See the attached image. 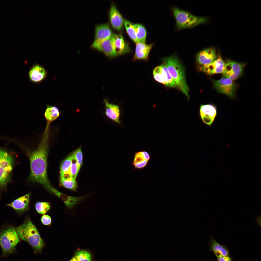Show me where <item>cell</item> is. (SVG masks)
Wrapping results in <instances>:
<instances>
[{
	"label": "cell",
	"mask_w": 261,
	"mask_h": 261,
	"mask_svg": "<svg viewBox=\"0 0 261 261\" xmlns=\"http://www.w3.org/2000/svg\"><path fill=\"white\" fill-rule=\"evenodd\" d=\"M49 130V128L46 127L38 147L30 152L29 156L30 180L41 184L47 190L52 186L48 179L47 173Z\"/></svg>",
	"instance_id": "6da1fadb"
},
{
	"label": "cell",
	"mask_w": 261,
	"mask_h": 261,
	"mask_svg": "<svg viewBox=\"0 0 261 261\" xmlns=\"http://www.w3.org/2000/svg\"><path fill=\"white\" fill-rule=\"evenodd\" d=\"M163 63L167 66L177 87L185 95L189 100V89L186 82L183 68L178 58L176 56L172 55L165 59Z\"/></svg>",
	"instance_id": "7a4b0ae2"
},
{
	"label": "cell",
	"mask_w": 261,
	"mask_h": 261,
	"mask_svg": "<svg viewBox=\"0 0 261 261\" xmlns=\"http://www.w3.org/2000/svg\"><path fill=\"white\" fill-rule=\"evenodd\" d=\"M16 230L19 238L28 243L35 251H40L43 248L44 241L29 218L26 219L23 223Z\"/></svg>",
	"instance_id": "3957f363"
},
{
	"label": "cell",
	"mask_w": 261,
	"mask_h": 261,
	"mask_svg": "<svg viewBox=\"0 0 261 261\" xmlns=\"http://www.w3.org/2000/svg\"><path fill=\"white\" fill-rule=\"evenodd\" d=\"M172 10L179 29L193 27L205 23L207 21L206 17L195 16L176 7H172Z\"/></svg>",
	"instance_id": "277c9868"
},
{
	"label": "cell",
	"mask_w": 261,
	"mask_h": 261,
	"mask_svg": "<svg viewBox=\"0 0 261 261\" xmlns=\"http://www.w3.org/2000/svg\"><path fill=\"white\" fill-rule=\"evenodd\" d=\"M20 241L16 229L12 226L5 228L0 232V246L2 255L6 256L13 253Z\"/></svg>",
	"instance_id": "5b68a950"
},
{
	"label": "cell",
	"mask_w": 261,
	"mask_h": 261,
	"mask_svg": "<svg viewBox=\"0 0 261 261\" xmlns=\"http://www.w3.org/2000/svg\"><path fill=\"white\" fill-rule=\"evenodd\" d=\"M12 156L0 147V189H4L11 181V173L13 164Z\"/></svg>",
	"instance_id": "8992f818"
},
{
	"label": "cell",
	"mask_w": 261,
	"mask_h": 261,
	"mask_svg": "<svg viewBox=\"0 0 261 261\" xmlns=\"http://www.w3.org/2000/svg\"><path fill=\"white\" fill-rule=\"evenodd\" d=\"M154 78L156 81L167 86L172 87H177L175 82L168 72L165 65L163 63L153 71Z\"/></svg>",
	"instance_id": "52a82bcc"
},
{
	"label": "cell",
	"mask_w": 261,
	"mask_h": 261,
	"mask_svg": "<svg viewBox=\"0 0 261 261\" xmlns=\"http://www.w3.org/2000/svg\"><path fill=\"white\" fill-rule=\"evenodd\" d=\"M214 87L217 91L224 94L231 98L235 97L236 85L232 80L226 78H223L215 81Z\"/></svg>",
	"instance_id": "ba28073f"
},
{
	"label": "cell",
	"mask_w": 261,
	"mask_h": 261,
	"mask_svg": "<svg viewBox=\"0 0 261 261\" xmlns=\"http://www.w3.org/2000/svg\"><path fill=\"white\" fill-rule=\"evenodd\" d=\"M109 23L96 26L95 38L91 47L96 49L103 41L111 37L113 34Z\"/></svg>",
	"instance_id": "9c48e42d"
},
{
	"label": "cell",
	"mask_w": 261,
	"mask_h": 261,
	"mask_svg": "<svg viewBox=\"0 0 261 261\" xmlns=\"http://www.w3.org/2000/svg\"><path fill=\"white\" fill-rule=\"evenodd\" d=\"M245 64L229 60L225 64L223 72L225 78L235 80L241 75Z\"/></svg>",
	"instance_id": "30bf717a"
},
{
	"label": "cell",
	"mask_w": 261,
	"mask_h": 261,
	"mask_svg": "<svg viewBox=\"0 0 261 261\" xmlns=\"http://www.w3.org/2000/svg\"><path fill=\"white\" fill-rule=\"evenodd\" d=\"M217 108L213 104L201 105L200 114L203 122L207 125L210 126L214 122L217 116Z\"/></svg>",
	"instance_id": "8fae6325"
},
{
	"label": "cell",
	"mask_w": 261,
	"mask_h": 261,
	"mask_svg": "<svg viewBox=\"0 0 261 261\" xmlns=\"http://www.w3.org/2000/svg\"><path fill=\"white\" fill-rule=\"evenodd\" d=\"M109 15L110 23L115 29L120 31L123 29L124 20L116 6L111 4Z\"/></svg>",
	"instance_id": "7c38bea8"
},
{
	"label": "cell",
	"mask_w": 261,
	"mask_h": 261,
	"mask_svg": "<svg viewBox=\"0 0 261 261\" xmlns=\"http://www.w3.org/2000/svg\"><path fill=\"white\" fill-rule=\"evenodd\" d=\"M216 57L214 49L210 48L200 51L197 55L196 59L198 63L203 68L213 61Z\"/></svg>",
	"instance_id": "4fadbf2b"
},
{
	"label": "cell",
	"mask_w": 261,
	"mask_h": 261,
	"mask_svg": "<svg viewBox=\"0 0 261 261\" xmlns=\"http://www.w3.org/2000/svg\"><path fill=\"white\" fill-rule=\"evenodd\" d=\"M30 194L29 193L19 198L7 205L12 208L18 213H23L29 207Z\"/></svg>",
	"instance_id": "5bb4252c"
},
{
	"label": "cell",
	"mask_w": 261,
	"mask_h": 261,
	"mask_svg": "<svg viewBox=\"0 0 261 261\" xmlns=\"http://www.w3.org/2000/svg\"><path fill=\"white\" fill-rule=\"evenodd\" d=\"M47 74L45 68L38 64L33 65L29 72L30 80L33 82L36 83L42 81L46 78Z\"/></svg>",
	"instance_id": "9a60e30c"
},
{
	"label": "cell",
	"mask_w": 261,
	"mask_h": 261,
	"mask_svg": "<svg viewBox=\"0 0 261 261\" xmlns=\"http://www.w3.org/2000/svg\"><path fill=\"white\" fill-rule=\"evenodd\" d=\"M135 53L133 58L135 60H147L150 52L154 43L149 44L138 42L136 43Z\"/></svg>",
	"instance_id": "2e32d148"
},
{
	"label": "cell",
	"mask_w": 261,
	"mask_h": 261,
	"mask_svg": "<svg viewBox=\"0 0 261 261\" xmlns=\"http://www.w3.org/2000/svg\"><path fill=\"white\" fill-rule=\"evenodd\" d=\"M112 36L114 46L117 56L130 52V50L129 46L121 34L113 33Z\"/></svg>",
	"instance_id": "e0dca14e"
},
{
	"label": "cell",
	"mask_w": 261,
	"mask_h": 261,
	"mask_svg": "<svg viewBox=\"0 0 261 261\" xmlns=\"http://www.w3.org/2000/svg\"><path fill=\"white\" fill-rule=\"evenodd\" d=\"M225 64L221 57L215 60L211 63L203 68V70L209 75L222 73Z\"/></svg>",
	"instance_id": "ac0fdd59"
},
{
	"label": "cell",
	"mask_w": 261,
	"mask_h": 261,
	"mask_svg": "<svg viewBox=\"0 0 261 261\" xmlns=\"http://www.w3.org/2000/svg\"><path fill=\"white\" fill-rule=\"evenodd\" d=\"M112 35L110 37L103 41L96 48L104 53L107 56L110 57H114L117 56L114 46Z\"/></svg>",
	"instance_id": "d6986e66"
},
{
	"label": "cell",
	"mask_w": 261,
	"mask_h": 261,
	"mask_svg": "<svg viewBox=\"0 0 261 261\" xmlns=\"http://www.w3.org/2000/svg\"><path fill=\"white\" fill-rule=\"evenodd\" d=\"M149 153L145 151L135 153L132 164L135 168L140 169L146 166L150 159Z\"/></svg>",
	"instance_id": "ffe728a7"
},
{
	"label": "cell",
	"mask_w": 261,
	"mask_h": 261,
	"mask_svg": "<svg viewBox=\"0 0 261 261\" xmlns=\"http://www.w3.org/2000/svg\"><path fill=\"white\" fill-rule=\"evenodd\" d=\"M104 102L105 105V113L106 116L115 122L120 123L119 118L120 113L119 106L109 103L106 99L104 100Z\"/></svg>",
	"instance_id": "44dd1931"
},
{
	"label": "cell",
	"mask_w": 261,
	"mask_h": 261,
	"mask_svg": "<svg viewBox=\"0 0 261 261\" xmlns=\"http://www.w3.org/2000/svg\"><path fill=\"white\" fill-rule=\"evenodd\" d=\"M208 244L209 250L213 252L215 255H230V253L228 249L223 245L217 242L212 235L210 237L209 242Z\"/></svg>",
	"instance_id": "7402d4cb"
},
{
	"label": "cell",
	"mask_w": 261,
	"mask_h": 261,
	"mask_svg": "<svg viewBox=\"0 0 261 261\" xmlns=\"http://www.w3.org/2000/svg\"><path fill=\"white\" fill-rule=\"evenodd\" d=\"M60 112L58 108L56 106L47 104L44 114L47 120V123L50 124L56 119L60 116Z\"/></svg>",
	"instance_id": "603a6c76"
},
{
	"label": "cell",
	"mask_w": 261,
	"mask_h": 261,
	"mask_svg": "<svg viewBox=\"0 0 261 261\" xmlns=\"http://www.w3.org/2000/svg\"><path fill=\"white\" fill-rule=\"evenodd\" d=\"M48 191L59 197L68 208L69 209L71 207L74 201L73 197L58 191L53 186L50 188Z\"/></svg>",
	"instance_id": "cb8c5ba5"
},
{
	"label": "cell",
	"mask_w": 261,
	"mask_h": 261,
	"mask_svg": "<svg viewBox=\"0 0 261 261\" xmlns=\"http://www.w3.org/2000/svg\"><path fill=\"white\" fill-rule=\"evenodd\" d=\"M133 26L138 42L145 43L147 33L144 26L139 24H133Z\"/></svg>",
	"instance_id": "d4e9b609"
},
{
	"label": "cell",
	"mask_w": 261,
	"mask_h": 261,
	"mask_svg": "<svg viewBox=\"0 0 261 261\" xmlns=\"http://www.w3.org/2000/svg\"><path fill=\"white\" fill-rule=\"evenodd\" d=\"M73 154V152L65 159L61 163L60 167V177L66 174L70 173L69 170Z\"/></svg>",
	"instance_id": "484cf974"
},
{
	"label": "cell",
	"mask_w": 261,
	"mask_h": 261,
	"mask_svg": "<svg viewBox=\"0 0 261 261\" xmlns=\"http://www.w3.org/2000/svg\"><path fill=\"white\" fill-rule=\"evenodd\" d=\"M124 25L127 32L130 38L136 43L138 42L137 39L133 24L126 19L124 20Z\"/></svg>",
	"instance_id": "4316f807"
},
{
	"label": "cell",
	"mask_w": 261,
	"mask_h": 261,
	"mask_svg": "<svg viewBox=\"0 0 261 261\" xmlns=\"http://www.w3.org/2000/svg\"><path fill=\"white\" fill-rule=\"evenodd\" d=\"M62 185L65 188L74 191H76L77 185L76 179L72 178L65 179H60Z\"/></svg>",
	"instance_id": "83f0119b"
},
{
	"label": "cell",
	"mask_w": 261,
	"mask_h": 261,
	"mask_svg": "<svg viewBox=\"0 0 261 261\" xmlns=\"http://www.w3.org/2000/svg\"><path fill=\"white\" fill-rule=\"evenodd\" d=\"M75 257L78 261H92L91 254L88 251L83 250L77 251Z\"/></svg>",
	"instance_id": "f1b7e54d"
},
{
	"label": "cell",
	"mask_w": 261,
	"mask_h": 261,
	"mask_svg": "<svg viewBox=\"0 0 261 261\" xmlns=\"http://www.w3.org/2000/svg\"><path fill=\"white\" fill-rule=\"evenodd\" d=\"M50 203L46 202H41L36 203L35 204L36 209L38 213L43 214L45 213L50 209Z\"/></svg>",
	"instance_id": "f546056e"
},
{
	"label": "cell",
	"mask_w": 261,
	"mask_h": 261,
	"mask_svg": "<svg viewBox=\"0 0 261 261\" xmlns=\"http://www.w3.org/2000/svg\"><path fill=\"white\" fill-rule=\"evenodd\" d=\"M79 171L74 153L72 163L69 170V173L72 178L76 179Z\"/></svg>",
	"instance_id": "4dcf8cb0"
},
{
	"label": "cell",
	"mask_w": 261,
	"mask_h": 261,
	"mask_svg": "<svg viewBox=\"0 0 261 261\" xmlns=\"http://www.w3.org/2000/svg\"><path fill=\"white\" fill-rule=\"evenodd\" d=\"M73 152L77 162L78 168L79 171L83 163V154L81 146Z\"/></svg>",
	"instance_id": "1f68e13d"
},
{
	"label": "cell",
	"mask_w": 261,
	"mask_h": 261,
	"mask_svg": "<svg viewBox=\"0 0 261 261\" xmlns=\"http://www.w3.org/2000/svg\"><path fill=\"white\" fill-rule=\"evenodd\" d=\"M41 221L42 223L45 225H48L50 224L51 222V220L50 217L47 215H44L42 217Z\"/></svg>",
	"instance_id": "d6a6232c"
},
{
	"label": "cell",
	"mask_w": 261,
	"mask_h": 261,
	"mask_svg": "<svg viewBox=\"0 0 261 261\" xmlns=\"http://www.w3.org/2000/svg\"><path fill=\"white\" fill-rule=\"evenodd\" d=\"M218 261H232V259L229 256H222L216 255Z\"/></svg>",
	"instance_id": "836d02e7"
},
{
	"label": "cell",
	"mask_w": 261,
	"mask_h": 261,
	"mask_svg": "<svg viewBox=\"0 0 261 261\" xmlns=\"http://www.w3.org/2000/svg\"><path fill=\"white\" fill-rule=\"evenodd\" d=\"M255 223L261 228V215L258 216L256 218Z\"/></svg>",
	"instance_id": "e575fe53"
},
{
	"label": "cell",
	"mask_w": 261,
	"mask_h": 261,
	"mask_svg": "<svg viewBox=\"0 0 261 261\" xmlns=\"http://www.w3.org/2000/svg\"><path fill=\"white\" fill-rule=\"evenodd\" d=\"M69 261H78L77 259L75 257H72Z\"/></svg>",
	"instance_id": "d590c367"
}]
</instances>
